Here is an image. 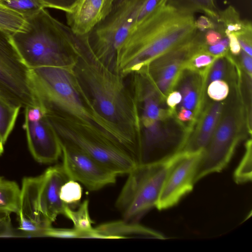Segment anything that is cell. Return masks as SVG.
Returning a JSON list of instances; mask_svg holds the SVG:
<instances>
[{
  "instance_id": "1",
  "label": "cell",
  "mask_w": 252,
  "mask_h": 252,
  "mask_svg": "<svg viewBox=\"0 0 252 252\" xmlns=\"http://www.w3.org/2000/svg\"><path fill=\"white\" fill-rule=\"evenodd\" d=\"M75 64L29 69V84L36 105L44 114L63 113L84 129L114 139L131 153L136 143L97 110L75 70Z\"/></svg>"
},
{
  "instance_id": "2",
  "label": "cell",
  "mask_w": 252,
  "mask_h": 252,
  "mask_svg": "<svg viewBox=\"0 0 252 252\" xmlns=\"http://www.w3.org/2000/svg\"><path fill=\"white\" fill-rule=\"evenodd\" d=\"M193 13L165 4L136 23L118 49L115 70L123 77L137 73L190 38Z\"/></svg>"
},
{
  "instance_id": "3",
  "label": "cell",
  "mask_w": 252,
  "mask_h": 252,
  "mask_svg": "<svg viewBox=\"0 0 252 252\" xmlns=\"http://www.w3.org/2000/svg\"><path fill=\"white\" fill-rule=\"evenodd\" d=\"M75 70L98 112L140 147L141 133L138 100L123 77L99 60L89 40L74 52Z\"/></svg>"
},
{
  "instance_id": "4",
  "label": "cell",
  "mask_w": 252,
  "mask_h": 252,
  "mask_svg": "<svg viewBox=\"0 0 252 252\" xmlns=\"http://www.w3.org/2000/svg\"><path fill=\"white\" fill-rule=\"evenodd\" d=\"M25 19L24 29L11 34V39L29 69L75 63L74 51L86 34L75 33L45 8Z\"/></svg>"
},
{
  "instance_id": "5",
  "label": "cell",
  "mask_w": 252,
  "mask_h": 252,
  "mask_svg": "<svg viewBox=\"0 0 252 252\" xmlns=\"http://www.w3.org/2000/svg\"><path fill=\"white\" fill-rule=\"evenodd\" d=\"M59 139L94 158L118 176L127 174L138 163L108 137L84 129L73 118L58 111L45 115Z\"/></svg>"
},
{
  "instance_id": "6",
  "label": "cell",
  "mask_w": 252,
  "mask_h": 252,
  "mask_svg": "<svg viewBox=\"0 0 252 252\" xmlns=\"http://www.w3.org/2000/svg\"><path fill=\"white\" fill-rule=\"evenodd\" d=\"M183 153L160 163L138 164L127 174L115 203L123 220L139 222L148 211L156 206L170 170Z\"/></svg>"
},
{
  "instance_id": "7",
  "label": "cell",
  "mask_w": 252,
  "mask_h": 252,
  "mask_svg": "<svg viewBox=\"0 0 252 252\" xmlns=\"http://www.w3.org/2000/svg\"><path fill=\"white\" fill-rule=\"evenodd\" d=\"M146 0H124L89 34L97 59L114 69L117 51L136 23Z\"/></svg>"
},
{
  "instance_id": "8",
  "label": "cell",
  "mask_w": 252,
  "mask_h": 252,
  "mask_svg": "<svg viewBox=\"0 0 252 252\" xmlns=\"http://www.w3.org/2000/svg\"><path fill=\"white\" fill-rule=\"evenodd\" d=\"M240 109L224 110L218 126L201 152L194 175L196 183L205 176L220 172L230 162L239 142L244 137L240 130Z\"/></svg>"
},
{
  "instance_id": "9",
  "label": "cell",
  "mask_w": 252,
  "mask_h": 252,
  "mask_svg": "<svg viewBox=\"0 0 252 252\" xmlns=\"http://www.w3.org/2000/svg\"><path fill=\"white\" fill-rule=\"evenodd\" d=\"M29 72L12 42L11 35L0 31V95L21 108L35 106Z\"/></svg>"
},
{
  "instance_id": "10",
  "label": "cell",
  "mask_w": 252,
  "mask_h": 252,
  "mask_svg": "<svg viewBox=\"0 0 252 252\" xmlns=\"http://www.w3.org/2000/svg\"><path fill=\"white\" fill-rule=\"evenodd\" d=\"M62 166L69 180L81 183L91 191L113 185L118 176L100 162L60 139Z\"/></svg>"
},
{
  "instance_id": "11",
  "label": "cell",
  "mask_w": 252,
  "mask_h": 252,
  "mask_svg": "<svg viewBox=\"0 0 252 252\" xmlns=\"http://www.w3.org/2000/svg\"><path fill=\"white\" fill-rule=\"evenodd\" d=\"M23 127L29 150L36 161L52 163L62 156L59 139L39 106L25 108Z\"/></svg>"
},
{
  "instance_id": "12",
  "label": "cell",
  "mask_w": 252,
  "mask_h": 252,
  "mask_svg": "<svg viewBox=\"0 0 252 252\" xmlns=\"http://www.w3.org/2000/svg\"><path fill=\"white\" fill-rule=\"evenodd\" d=\"M147 81L148 85L144 90L139 80L135 79L134 95L138 101H142L143 104L140 121L145 130L141 136V150L144 153L151 154L164 149L170 141V135L161 130L159 122L164 116V112L159 107L156 94L157 91Z\"/></svg>"
},
{
  "instance_id": "13",
  "label": "cell",
  "mask_w": 252,
  "mask_h": 252,
  "mask_svg": "<svg viewBox=\"0 0 252 252\" xmlns=\"http://www.w3.org/2000/svg\"><path fill=\"white\" fill-rule=\"evenodd\" d=\"M183 152L164 181L155 206L159 210L175 205L193 189L195 171L202 152Z\"/></svg>"
},
{
  "instance_id": "14",
  "label": "cell",
  "mask_w": 252,
  "mask_h": 252,
  "mask_svg": "<svg viewBox=\"0 0 252 252\" xmlns=\"http://www.w3.org/2000/svg\"><path fill=\"white\" fill-rule=\"evenodd\" d=\"M41 175L23 178L17 215L18 229L32 236H43L44 232L52 226L39 208V194Z\"/></svg>"
},
{
  "instance_id": "15",
  "label": "cell",
  "mask_w": 252,
  "mask_h": 252,
  "mask_svg": "<svg viewBox=\"0 0 252 252\" xmlns=\"http://www.w3.org/2000/svg\"><path fill=\"white\" fill-rule=\"evenodd\" d=\"M39 190L40 210L43 216L53 223L59 215H63L68 205L60 198V192L62 185L69 179L62 164L48 168L41 174Z\"/></svg>"
},
{
  "instance_id": "16",
  "label": "cell",
  "mask_w": 252,
  "mask_h": 252,
  "mask_svg": "<svg viewBox=\"0 0 252 252\" xmlns=\"http://www.w3.org/2000/svg\"><path fill=\"white\" fill-rule=\"evenodd\" d=\"M114 0H80L65 13L67 26L78 34H88L110 13Z\"/></svg>"
},
{
  "instance_id": "17",
  "label": "cell",
  "mask_w": 252,
  "mask_h": 252,
  "mask_svg": "<svg viewBox=\"0 0 252 252\" xmlns=\"http://www.w3.org/2000/svg\"><path fill=\"white\" fill-rule=\"evenodd\" d=\"M224 110V103L216 101L209 104L201 114L193 134L189 136L183 151L194 153L202 152L210 141Z\"/></svg>"
},
{
  "instance_id": "18",
  "label": "cell",
  "mask_w": 252,
  "mask_h": 252,
  "mask_svg": "<svg viewBox=\"0 0 252 252\" xmlns=\"http://www.w3.org/2000/svg\"><path fill=\"white\" fill-rule=\"evenodd\" d=\"M102 239L144 238L164 239L161 233L140 225L139 222L124 220L101 224L94 228Z\"/></svg>"
},
{
  "instance_id": "19",
  "label": "cell",
  "mask_w": 252,
  "mask_h": 252,
  "mask_svg": "<svg viewBox=\"0 0 252 252\" xmlns=\"http://www.w3.org/2000/svg\"><path fill=\"white\" fill-rule=\"evenodd\" d=\"M204 81L198 78L187 79L181 86L182 108L192 111L194 118H197L201 110Z\"/></svg>"
},
{
  "instance_id": "20",
  "label": "cell",
  "mask_w": 252,
  "mask_h": 252,
  "mask_svg": "<svg viewBox=\"0 0 252 252\" xmlns=\"http://www.w3.org/2000/svg\"><path fill=\"white\" fill-rule=\"evenodd\" d=\"M216 23L217 28L221 30L226 36L230 33L237 34L252 28L251 22L242 20L238 11L232 6L219 12Z\"/></svg>"
},
{
  "instance_id": "21",
  "label": "cell",
  "mask_w": 252,
  "mask_h": 252,
  "mask_svg": "<svg viewBox=\"0 0 252 252\" xmlns=\"http://www.w3.org/2000/svg\"><path fill=\"white\" fill-rule=\"evenodd\" d=\"M89 201L84 200L76 210L66 206L63 215L70 220L73 224V228L78 231L90 234L91 238H98L99 236L94 228L92 226L89 211Z\"/></svg>"
},
{
  "instance_id": "22",
  "label": "cell",
  "mask_w": 252,
  "mask_h": 252,
  "mask_svg": "<svg viewBox=\"0 0 252 252\" xmlns=\"http://www.w3.org/2000/svg\"><path fill=\"white\" fill-rule=\"evenodd\" d=\"M166 4L184 12H203L216 22L219 17L215 0H168Z\"/></svg>"
},
{
  "instance_id": "23",
  "label": "cell",
  "mask_w": 252,
  "mask_h": 252,
  "mask_svg": "<svg viewBox=\"0 0 252 252\" xmlns=\"http://www.w3.org/2000/svg\"><path fill=\"white\" fill-rule=\"evenodd\" d=\"M21 108L0 95V141L3 145L13 129Z\"/></svg>"
},
{
  "instance_id": "24",
  "label": "cell",
  "mask_w": 252,
  "mask_h": 252,
  "mask_svg": "<svg viewBox=\"0 0 252 252\" xmlns=\"http://www.w3.org/2000/svg\"><path fill=\"white\" fill-rule=\"evenodd\" d=\"M21 189L14 182L0 180V211L17 213L19 205Z\"/></svg>"
},
{
  "instance_id": "25",
  "label": "cell",
  "mask_w": 252,
  "mask_h": 252,
  "mask_svg": "<svg viewBox=\"0 0 252 252\" xmlns=\"http://www.w3.org/2000/svg\"><path fill=\"white\" fill-rule=\"evenodd\" d=\"M25 18L21 14L0 2V31L11 35L22 31Z\"/></svg>"
},
{
  "instance_id": "26",
  "label": "cell",
  "mask_w": 252,
  "mask_h": 252,
  "mask_svg": "<svg viewBox=\"0 0 252 252\" xmlns=\"http://www.w3.org/2000/svg\"><path fill=\"white\" fill-rule=\"evenodd\" d=\"M0 2L21 14L25 18L45 8L42 0H0Z\"/></svg>"
},
{
  "instance_id": "27",
  "label": "cell",
  "mask_w": 252,
  "mask_h": 252,
  "mask_svg": "<svg viewBox=\"0 0 252 252\" xmlns=\"http://www.w3.org/2000/svg\"><path fill=\"white\" fill-rule=\"evenodd\" d=\"M252 140L246 144V151L239 164L234 173V179L237 184H242L252 180Z\"/></svg>"
},
{
  "instance_id": "28",
  "label": "cell",
  "mask_w": 252,
  "mask_h": 252,
  "mask_svg": "<svg viewBox=\"0 0 252 252\" xmlns=\"http://www.w3.org/2000/svg\"><path fill=\"white\" fill-rule=\"evenodd\" d=\"M82 195V187L77 181L68 180L61 187L60 197L62 201L68 205L77 204Z\"/></svg>"
},
{
  "instance_id": "29",
  "label": "cell",
  "mask_w": 252,
  "mask_h": 252,
  "mask_svg": "<svg viewBox=\"0 0 252 252\" xmlns=\"http://www.w3.org/2000/svg\"><path fill=\"white\" fill-rule=\"evenodd\" d=\"M202 48L187 60L185 63V69L195 71L201 68L204 69V67L208 69L211 66L217 57L206 52Z\"/></svg>"
},
{
  "instance_id": "30",
  "label": "cell",
  "mask_w": 252,
  "mask_h": 252,
  "mask_svg": "<svg viewBox=\"0 0 252 252\" xmlns=\"http://www.w3.org/2000/svg\"><path fill=\"white\" fill-rule=\"evenodd\" d=\"M229 91L228 84L222 80L210 82L207 90L209 97L216 101L225 99L228 95Z\"/></svg>"
},
{
  "instance_id": "31",
  "label": "cell",
  "mask_w": 252,
  "mask_h": 252,
  "mask_svg": "<svg viewBox=\"0 0 252 252\" xmlns=\"http://www.w3.org/2000/svg\"><path fill=\"white\" fill-rule=\"evenodd\" d=\"M43 236L58 238H90L89 233L72 228H56L52 226L44 233Z\"/></svg>"
},
{
  "instance_id": "32",
  "label": "cell",
  "mask_w": 252,
  "mask_h": 252,
  "mask_svg": "<svg viewBox=\"0 0 252 252\" xmlns=\"http://www.w3.org/2000/svg\"><path fill=\"white\" fill-rule=\"evenodd\" d=\"M224 56L217 57L210 67L207 76L209 82L216 80H221L224 77L225 64Z\"/></svg>"
},
{
  "instance_id": "33",
  "label": "cell",
  "mask_w": 252,
  "mask_h": 252,
  "mask_svg": "<svg viewBox=\"0 0 252 252\" xmlns=\"http://www.w3.org/2000/svg\"><path fill=\"white\" fill-rule=\"evenodd\" d=\"M10 213L0 211V237H17L12 226Z\"/></svg>"
},
{
  "instance_id": "34",
  "label": "cell",
  "mask_w": 252,
  "mask_h": 252,
  "mask_svg": "<svg viewBox=\"0 0 252 252\" xmlns=\"http://www.w3.org/2000/svg\"><path fill=\"white\" fill-rule=\"evenodd\" d=\"M229 39L225 35L217 43L212 45H207L205 43L203 50L215 57L225 56L229 50Z\"/></svg>"
},
{
  "instance_id": "35",
  "label": "cell",
  "mask_w": 252,
  "mask_h": 252,
  "mask_svg": "<svg viewBox=\"0 0 252 252\" xmlns=\"http://www.w3.org/2000/svg\"><path fill=\"white\" fill-rule=\"evenodd\" d=\"M167 1L168 0H146L138 14L135 24L165 5Z\"/></svg>"
},
{
  "instance_id": "36",
  "label": "cell",
  "mask_w": 252,
  "mask_h": 252,
  "mask_svg": "<svg viewBox=\"0 0 252 252\" xmlns=\"http://www.w3.org/2000/svg\"><path fill=\"white\" fill-rule=\"evenodd\" d=\"M80 0H42L44 7L69 12Z\"/></svg>"
},
{
  "instance_id": "37",
  "label": "cell",
  "mask_w": 252,
  "mask_h": 252,
  "mask_svg": "<svg viewBox=\"0 0 252 252\" xmlns=\"http://www.w3.org/2000/svg\"><path fill=\"white\" fill-rule=\"evenodd\" d=\"M241 49L250 56H252V28L235 34Z\"/></svg>"
},
{
  "instance_id": "38",
  "label": "cell",
  "mask_w": 252,
  "mask_h": 252,
  "mask_svg": "<svg viewBox=\"0 0 252 252\" xmlns=\"http://www.w3.org/2000/svg\"><path fill=\"white\" fill-rule=\"evenodd\" d=\"M225 35L218 28L210 29L204 32L203 39L206 45H212L217 43Z\"/></svg>"
},
{
  "instance_id": "39",
  "label": "cell",
  "mask_w": 252,
  "mask_h": 252,
  "mask_svg": "<svg viewBox=\"0 0 252 252\" xmlns=\"http://www.w3.org/2000/svg\"><path fill=\"white\" fill-rule=\"evenodd\" d=\"M194 25L196 29L201 32H205L210 29H216L217 23L207 16L201 15L195 20Z\"/></svg>"
},
{
  "instance_id": "40",
  "label": "cell",
  "mask_w": 252,
  "mask_h": 252,
  "mask_svg": "<svg viewBox=\"0 0 252 252\" xmlns=\"http://www.w3.org/2000/svg\"><path fill=\"white\" fill-rule=\"evenodd\" d=\"M182 100V95L180 92L174 91L168 94L166 98V103L172 109H175L176 106L179 104Z\"/></svg>"
},
{
  "instance_id": "41",
  "label": "cell",
  "mask_w": 252,
  "mask_h": 252,
  "mask_svg": "<svg viewBox=\"0 0 252 252\" xmlns=\"http://www.w3.org/2000/svg\"><path fill=\"white\" fill-rule=\"evenodd\" d=\"M229 39V50L234 55L240 54L242 49L236 35L234 33H230L227 35Z\"/></svg>"
},
{
  "instance_id": "42",
  "label": "cell",
  "mask_w": 252,
  "mask_h": 252,
  "mask_svg": "<svg viewBox=\"0 0 252 252\" xmlns=\"http://www.w3.org/2000/svg\"><path fill=\"white\" fill-rule=\"evenodd\" d=\"M240 54L241 55V58L242 63L246 70L247 72L252 77V56H250L242 50H241Z\"/></svg>"
},
{
  "instance_id": "43",
  "label": "cell",
  "mask_w": 252,
  "mask_h": 252,
  "mask_svg": "<svg viewBox=\"0 0 252 252\" xmlns=\"http://www.w3.org/2000/svg\"><path fill=\"white\" fill-rule=\"evenodd\" d=\"M177 118L182 122L191 121L194 118V114L189 110L182 108L178 114Z\"/></svg>"
},
{
  "instance_id": "44",
  "label": "cell",
  "mask_w": 252,
  "mask_h": 252,
  "mask_svg": "<svg viewBox=\"0 0 252 252\" xmlns=\"http://www.w3.org/2000/svg\"><path fill=\"white\" fill-rule=\"evenodd\" d=\"M124 0H115L113 9L116 8L117 6L121 4V3Z\"/></svg>"
},
{
  "instance_id": "45",
  "label": "cell",
  "mask_w": 252,
  "mask_h": 252,
  "mask_svg": "<svg viewBox=\"0 0 252 252\" xmlns=\"http://www.w3.org/2000/svg\"><path fill=\"white\" fill-rule=\"evenodd\" d=\"M3 152V145L0 141V156Z\"/></svg>"
},
{
  "instance_id": "46",
  "label": "cell",
  "mask_w": 252,
  "mask_h": 252,
  "mask_svg": "<svg viewBox=\"0 0 252 252\" xmlns=\"http://www.w3.org/2000/svg\"><path fill=\"white\" fill-rule=\"evenodd\" d=\"M1 178H2V177H0V180Z\"/></svg>"
}]
</instances>
